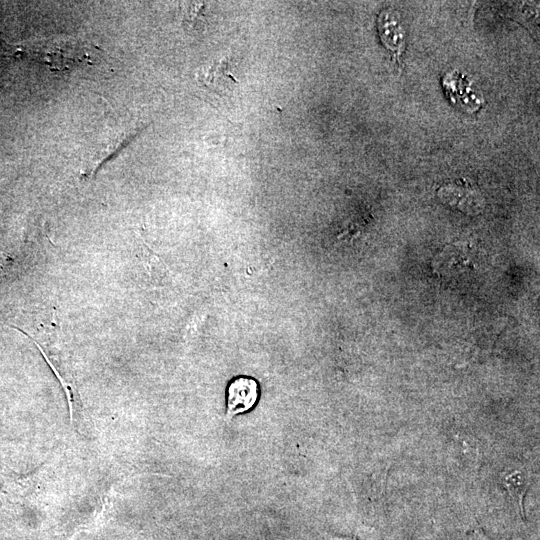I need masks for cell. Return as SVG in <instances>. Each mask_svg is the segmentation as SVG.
<instances>
[{"label": "cell", "mask_w": 540, "mask_h": 540, "mask_svg": "<svg viewBox=\"0 0 540 540\" xmlns=\"http://www.w3.org/2000/svg\"><path fill=\"white\" fill-rule=\"evenodd\" d=\"M378 31L384 46L400 64L406 46V31L398 11L383 10L378 16Z\"/></svg>", "instance_id": "obj_4"}, {"label": "cell", "mask_w": 540, "mask_h": 540, "mask_svg": "<svg viewBox=\"0 0 540 540\" xmlns=\"http://www.w3.org/2000/svg\"><path fill=\"white\" fill-rule=\"evenodd\" d=\"M438 196L447 205L471 215L478 214L484 207L480 191L466 181L440 187Z\"/></svg>", "instance_id": "obj_3"}, {"label": "cell", "mask_w": 540, "mask_h": 540, "mask_svg": "<svg viewBox=\"0 0 540 540\" xmlns=\"http://www.w3.org/2000/svg\"><path fill=\"white\" fill-rule=\"evenodd\" d=\"M259 398L258 381L250 376H238L231 380L226 390V419L250 411Z\"/></svg>", "instance_id": "obj_2"}, {"label": "cell", "mask_w": 540, "mask_h": 540, "mask_svg": "<svg viewBox=\"0 0 540 540\" xmlns=\"http://www.w3.org/2000/svg\"><path fill=\"white\" fill-rule=\"evenodd\" d=\"M197 80L217 93L230 91L237 82L229 62L223 59L201 67L197 71Z\"/></svg>", "instance_id": "obj_5"}, {"label": "cell", "mask_w": 540, "mask_h": 540, "mask_svg": "<svg viewBox=\"0 0 540 540\" xmlns=\"http://www.w3.org/2000/svg\"><path fill=\"white\" fill-rule=\"evenodd\" d=\"M349 540H357V538H356V537H353V538H351V539H349Z\"/></svg>", "instance_id": "obj_7"}, {"label": "cell", "mask_w": 540, "mask_h": 540, "mask_svg": "<svg viewBox=\"0 0 540 540\" xmlns=\"http://www.w3.org/2000/svg\"><path fill=\"white\" fill-rule=\"evenodd\" d=\"M506 485L510 493L515 497L516 501L518 502L519 507H521V512L523 514L522 499L526 493V486L524 485L522 480H520V478L515 480L513 475L510 479H507Z\"/></svg>", "instance_id": "obj_6"}, {"label": "cell", "mask_w": 540, "mask_h": 540, "mask_svg": "<svg viewBox=\"0 0 540 540\" xmlns=\"http://www.w3.org/2000/svg\"><path fill=\"white\" fill-rule=\"evenodd\" d=\"M14 56L35 61L52 70H70L93 63V46L79 38L56 37L16 45Z\"/></svg>", "instance_id": "obj_1"}]
</instances>
